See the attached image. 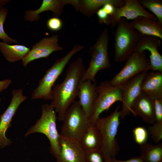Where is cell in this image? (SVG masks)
<instances>
[{"label":"cell","instance_id":"5","mask_svg":"<svg viewBox=\"0 0 162 162\" xmlns=\"http://www.w3.org/2000/svg\"><path fill=\"white\" fill-rule=\"evenodd\" d=\"M42 113L40 118L25 134L26 137L32 134L39 133L45 135L50 143L49 151L56 158L59 155L60 149L59 143L60 134L58 132L56 121L57 117L55 110L51 104L42 105Z\"/></svg>","mask_w":162,"mask_h":162},{"label":"cell","instance_id":"35","mask_svg":"<svg viewBox=\"0 0 162 162\" xmlns=\"http://www.w3.org/2000/svg\"><path fill=\"white\" fill-rule=\"evenodd\" d=\"M12 81L9 79H6L0 81V92L7 89L11 84Z\"/></svg>","mask_w":162,"mask_h":162},{"label":"cell","instance_id":"27","mask_svg":"<svg viewBox=\"0 0 162 162\" xmlns=\"http://www.w3.org/2000/svg\"><path fill=\"white\" fill-rule=\"evenodd\" d=\"M147 131L153 141L159 143L162 139V123L155 122L148 128Z\"/></svg>","mask_w":162,"mask_h":162},{"label":"cell","instance_id":"1","mask_svg":"<svg viewBox=\"0 0 162 162\" xmlns=\"http://www.w3.org/2000/svg\"><path fill=\"white\" fill-rule=\"evenodd\" d=\"M85 70L83 59L79 57L70 64L63 81L53 88L50 104L57 113L59 121H63L67 110L77 97Z\"/></svg>","mask_w":162,"mask_h":162},{"label":"cell","instance_id":"16","mask_svg":"<svg viewBox=\"0 0 162 162\" xmlns=\"http://www.w3.org/2000/svg\"><path fill=\"white\" fill-rule=\"evenodd\" d=\"M97 86L95 81L90 80L82 81L79 86L78 101L89 119L93 114L97 97Z\"/></svg>","mask_w":162,"mask_h":162},{"label":"cell","instance_id":"10","mask_svg":"<svg viewBox=\"0 0 162 162\" xmlns=\"http://www.w3.org/2000/svg\"><path fill=\"white\" fill-rule=\"evenodd\" d=\"M10 103L4 112L0 115V148H3L12 143L7 138L6 133L11 125L13 118L21 104L27 99V97L23 93L22 89H13L12 92Z\"/></svg>","mask_w":162,"mask_h":162},{"label":"cell","instance_id":"37","mask_svg":"<svg viewBox=\"0 0 162 162\" xmlns=\"http://www.w3.org/2000/svg\"><path fill=\"white\" fill-rule=\"evenodd\" d=\"M1 98H0V105H1Z\"/></svg>","mask_w":162,"mask_h":162},{"label":"cell","instance_id":"31","mask_svg":"<svg viewBox=\"0 0 162 162\" xmlns=\"http://www.w3.org/2000/svg\"><path fill=\"white\" fill-rule=\"evenodd\" d=\"M154 101L155 122L162 123V98L155 99Z\"/></svg>","mask_w":162,"mask_h":162},{"label":"cell","instance_id":"26","mask_svg":"<svg viewBox=\"0 0 162 162\" xmlns=\"http://www.w3.org/2000/svg\"><path fill=\"white\" fill-rule=\"evenodd\" d=\"M8 12L5 8L0 9V39L2 40L3 42L10 44L12 43H18V41L9 37L4 31L3 25Z\"/></svg>","mask_w":162,"mask_h":162},{"label":"cell","instance_id":"36","mask_svg":"<svg viewBox=\"0 0 162 162\" xmlns=\"http://www.w3.org/2000/svg\"><path fill=\"white\" fill-rule=\"evenodd\" d=\"M7 1H8L0 0V8H2V6L8 2Z\"/></svg>","mask_w":162,"mask_h":162},{"label":"cell","instance_id":"28","mask_svg":"<svg viewBox=\"0 0 162 162\" xmlns=\"http://www.w3.org/2000/svg\"><path fill=\"white\" fill-rule=\"evenodd\" d=\"M134 140L137 144L141 145L146 142L148 136V132L145 128L139 126L133 130Z\"/></svg>","mask_w":162,"mask_h":162},{"label":"cell","instance_id":"14","mask_svg":"<svg viewBox=\"0 0 162 162\" xmlns=\"http://www.w3.org/2000/svg\"><path fill=\"white\" fill-rule=\"evenodd\" d=\"M159 38L154 36L143 35L136 45L134 51L150 52V62L152 70L162 72V56L158 48L161 44Z\"/></svg>","mask_w":162,"mask_h":162},{"label":"cell","instance_id":"6","mask_svg":"<svg viewBox=\"0 0 162 162\" xmlns=\"http://www.w3.org/2000/svg\"><path fill=\"white\" fill-rule=\"evenodd\" d=\"M109 39L108 30L105 28L94 44L89 48L88 52L91 59L88 68L85 70L82 81H95V76L98 72L111 67L108 52Z\"/></svg>","mask_w":162,"mask_h":162},{"label":"cell","instance_id":"11","mask_svg":"<svg viewBox=\"0 0 162 162\" xmlns=\"http://www.w3.org/2000/svg\"><path fill=\"white\" fill-rule=\"evenodd\" d=\"M147 73V71L142 72L121 85L122 104L120 111V118L124 119L131 113L134 102L142 92L141 84Z\"/></svg>","mask_w":162,"mask_h":162},{"label":"cell","instance_id":"2","mask_svg":"<svg viewBox=\"0 0 162 162\" xmlns=\"http://www.w3.org/2000/svg\"><path fill=\"white\" fill-rule=\"evenodd\" d=\"M119 106L109 115L99 117L95 124L100 131L102 139L100 149L104 162H108L111 158H115L120 148L116 137L120 124Z\"/></svg>","mask_w":162,"mask_h":162},{"label":"cell","instance_id":"8","mask_svg":"<svg viewBox=\"0 0 162 162\" xmlns=\"http://www.w3.org/2000/svg\"><path fill=\"white\" fill-rule=\"evenodd\" d=\"M149 70H152L150 61L145 51H134L122 69L110 82L113 85L121 86L136 75Z\"/></svg>","mask_w":162,"mask_h":162},{"label":"cell","instance_id":"17","mask_svg":"<svg viewBox=\"0 0 162 162\" xmlns=\"http://www.w3.org/2000/svg\"><path fill=\"white\" fill-rule=\"evenodd\" d=\"M154 106V100L142 92L134 102L131 113L145 122L153 124L155 122Z\"/></svg>","mask_w":162,"mask_h":162},{"label":"cell","instance_id":"23","mask_svg":"<svg viewBox=\"0 0 162 162\" xmlns=\"http://www.w3.org/2000/svg\"><path fill=\"white\" fill-rule=\"evenodd\" d=\"M30 50L23 45H11L3 42H0V51L6 59L10 62L22 60Z\"/></svg>","mask_w":162,"mask_h":162},{"label":"cell","instance_id":"24","mask_svg":"<svg viewBox=\"0 0 162 162\" xmlns=\"http://www.w3.org/2000/svg\"><path fill=\"white\" fill-rule=\"evenodd\" d=\"M143 162H162V143L154 145L147 142L140 145Z\"/></svg>","mask_w":162,"mask_h":162},{"label":"cell","instance_id":"21","mask_svg":"<svg viewBox=\"0 0 162 162\" xmlns=\"http://www.w3.org/2000/svg\"><path fill=\"white\" fill-rule=\"evenodd\" d=\"M79 142L85 151L101 149L102 144V137L95 124L90 123Z\"/></svg>","mask_w":162,"mask_h":162},{"label":"cell","instance_id":"13","mask_svg":"<svg viewBox=\"0 0 162 162\" xmlns=\"http://www.w3.org/2000/svg\"><path fill=\"white\" fill-rule=\"evenodd\" d=\"M58 35L55 34L35 43L22 60L23 66L26 67L32 61L46 58L54 52L62 50L63 48L58 43Z\"/></svg>","mask_w":162,"mask_h":162},{"label":"cell","instance_id":"7","mask_svg":"<svg viewBox=\"0 0 162 162\" xmlns=\"http://www.w3.org/2000/svg\"><path fill=\"white\" fill-rule=\"evenodd\" d=\"M62 122L60 134L79 142L90 124L89 118L78 100L70 106Z\"/></svg>","mask_w":162,"mask_h":162},{"label":"cell","instance_id":"34","mask_svg":"<svg viewBox=\"0 0 162 162\" xmlns=\"http://www.w3.org/2000/svg\"><path fill=\"white\" fill-rule=\"evenodd\" d=\"M108 162H143L140 157L132 158L128 160H121L116 159L115 158H111Z\"/></svg>","mask_w":162,"mask_h":162},{"label":"cell","instance_id":"18","mask_svg":"<svg viewBox=\"0 0 162 162\" xmlns=\"http://www.w3.org/2000/svg\"><path fill=\"white\" fill-rule=\"evenodd\" d=\"M69 0H43L41 5L38 9L26 11L24 18L26 20L28 21H37L40 18L39 14L48 10L52 11L54 16L58 17L63 11V7L69 4Z\"/></svg>","mask_w":162,"mask_h":162},{"label":"cell","instance_id":"33","mask_svg":"<svg viewBox=\"0 0 162 162\" xmlns=\"http://www.w3.org/2000/svg\"><path fill=\"white\" fill-rule=\"evenodd\" d=\"M105 11L109 16L112 15L114 12L116 7L111 3H108L102 7Z\"/></svg>","mask_w":162,"mask_h":162},{"label":"cell","instance_id":"20","mask_svg":"<svg viewBox=\"0 0 162 162\" xmlns=\"http://www.w3.org/2000/svg\"><path fill=\"white\" fill-rule=\"evenodd\" d=\"M133 28L142 35L157 37L162 40V23L158 20L139 16L130 22Z\"/></svg>","mask_w":162,"mask_h":162},{"label":"cell","instance_id":"4","mask_svg":"<svg viewBox=\"0 0 162 162\" xmlns=\"http://www.w3.org/2000/svg\"><path fill=\"white\" fill-rule=\"evenodd\" d=\"M116 26L114 33V60L123 62L134 52L142 35L124 18L120 20Z\"/></svg>","mask_w":162,"mask_h":162},{"label":"cell","instance_id":"32","mask_svg":"<svg viewBox=\"0 0 162 162\" xmlns=\"http://www.w3.org/2000/svg\"><path fill=\"white\" fill-rule=\"evenodd\" d=\"M96 13L98 17V22L101 24L107 25L109 15L103 8H102L98 10Z\"/></svg>","mask_w":162,"mask_h":162},{"label":"cell","instance_id":"29","mask_svg":"<svg viewBox=\"0 0 162 162\" xmlns=\"http://www.w3.org/2000/svg\"><path fill=\"white\" fill-rule=\"evenodd\" d=\"M86 162H104L100 149L85 151Z\"/></svg>","mask_w":162,"mask_h":162},{"label":"cell","instance_id":"19","mask_svg":"<svg viewBox=\"0 0 162 162\" xmlns=\"http://www.w3.org/2000/svg\"><path fill=\"white\" fill-rule=\"evenodd\" d=\"M141 88L142 93L154 100L162 98V72L148 73L142 82Z\"/></svg>","mask_w":162,"mask_h":162},{"label":"cell","instance_id":"12","mask_svg":"<svg viewBox=\"0 0 162 162\" xmlns=\"http://www.w3.org/2000/svg\"><path fill=\"white\" fill-rule=\"evenodd\" d=\"M124 4L119 8H116L114 13L109 16L107 25L112 27L116 26L122 18L132 20L139 16L145 17L158 20L153 14L146 11L138 0H124Z\"/></svg>","mask_w":162,"mask_h":162},{"label":"cell","instance_id":"15","mask_svg":"<svg viewBox=\"0 0 162 162\" xmlns=\"http://www.w3.org/2000/svg\"><path fill=\"white\" fill-rule=\"evenodd\" d=\"M60 135V152L57 162H86L85 151L79 142Z\"/></svg>","mask_w":162,"mask_h":162},{"label":"cell","instance_id":"25","mask_svg":"<svg viewBox=\"0 0 162 162\" xmlns=\"http://www.w3.org/2000/svg\"><path fill=\"white\" fill-rule=\"evenodd\" d=\"M138 1L143 8L151 11L157 20L162 23V0H139Z\"/></svg>","mask_w":162,"mask_h":162},{"label":"cell","instance_id":"30","mask_svg":"<svg viewBox=\"0 0 162 162\" xmlns=\"http://www.w3.org/2000/svg\"><path fill=\"white\" fill-rule=\"evenodd\" d=\"M46 26L51 31H58L62 28L63 22L59 17L53 16L47 20Z\"/></svg>","mask_w":162,"mask_h":162},{"label":"cell","instance_id":"9","mask_svg":"<svg viewBox=\"0 0 162 162\" xmlns=\"http://www.w3.org/2000/svg\"><path fill=\"white\" fill-rule=\"evenodd\" d=\"M97 92L93 114L89 119L90 123L92 124H94L100 115L108 110L115 103L122 101L121 86L113 85L110 81L101 82L97 86Z\"/></svg>","mask_w":162,"mask_h":162},{"label":"cell","instance_id":"3","mask_svg":"<svg viewBox=\"0 0 162 162\" xmlns=\"http://www.w3.org/2000/svg\"><path fill=\"white\" fill-rule=\"evenodd\" d=\"M84 48L83 46L75 44L64 56L58 59L39 81L38 86L32 91L31 98L51 100L53 87L55 82L72 57Z\"/></svg>","mask_w":162,"mask_h":162},{"label":"cell","instance_id":"22","mask_svg":"<svg viewBox=\"0 0 162 162\" xmlns=\"http://www.w3.org/2000/svg\"><path fill=\"white\" fill-rule=\"evenodd\" d=\"M108 3L112 4L116 8L121 7L124 4V0H80L77 10L90 17Z\"/></svg>","mask_w":162,"mask_h":162}]
</instances>
